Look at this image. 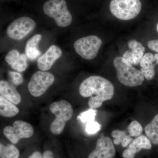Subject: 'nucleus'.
<instances>
[{
	"instance_id": "obj_1",
	"label": "nucleus",
	"mask_w": 158,
	"mask_h": 158,
	"mask_svg": "<svg viewBox=\"0 0 158 158\" xmlns=\"http://www.w3.org/2000/svg\"><path fill=\"white\" fill-rule=\"evenodd\" d=\"M79 90L81 96L90 97L88 105L94 110L101 107L104 102L111 99L114 94L112 83L99 76H92L85 79L80 85Z\"/></svg>"
},
{
	"instance_id": "obj_2",
	"label": "nucleus",
	"mask_w": 158,
	"mask_h": 158,
	"mask_svg": "<svg viewBox=\"0 0 158 158\" xmlns=\"http://www.w3.org/2000/svg\"><path fill=\"white\" fill-rule=\"evenodd\" d=\"M117 79L122 84L130 87L142 85L144 80L141 71L131 65L122 57H116L113 60Z\"/></svg>"
},
{
	"instance_id": "obj_3",
	"label": "nucleus",
	"mask_w": 158,
	"mask_h": 158,
	"mask_svg": "<svg viewBox=\"0 0 158 158\" xmlns=\"http://www.w3.org/2000/svg\"><path fill=\"white\" fill-rule=\"evenodd\" d=\"M50 110L56 116L50 126L51 132L54 135H60L63 132L66 122L73 115L71 105L65 100L54 102L50 106Z\"/></svg>"
},
{
	"instance_id": "obj_4",
	"label": "nucleus",
	"mask_w": 158,
	"mask_h": 158,
	"mask_svg": "<svg viewBox=\"0 0 158 158\" xmlns=\"http://www.w3.org/2000/svg\"><path fill=\"white\" fill-rule=\"evenodd\" d=\"M43 11L59 27H65L72 22V16L65 0H48L44 4Z\"/></svg>"
},
{
	"instance_id": "obj_5",
	"label": "nucleus",
	"mask_w": 158,
	"mask_h": 158,
	"mask_svg": "<svg viewBox=\"0 0 158 158\" xmlns=\"http://www.w3.org/2000/svg\"><path fill=\"white\" fill-rule=\"evenodd\" d=\"M140 0H111L110 10L112 14L122 20L135 18L141 11Z\"/></svg>"
},
{
	"instance_id": "obj_6",
	"label": "nucleus",
	"mask_w": 158,
	"mask_h": 158,
	"mask_svg": "<svg viewBox=\"0 0 158 158\" xmlns=\"http://www.w3.org/2000/svg\"><path fill=\"white\" fill-rule=\"evenodd\" d=\"M102 41L96 35H90L80 38L75 42L74 48L79 56L86 60L96 58Z\"/></svg>"
},
{
	"instance_id": "obj_7",
	"label": "nucleus",
	"mask_w": 158,
	"mask_h": 158,
	"mask_svg": "<svg viewBox=\"0 0 158 158\" xmlns=\"http://www.w3.org/2000/svg\"><path fill=\"white\" fill-rule=\"evenodd\" d=\"M55 77L48 72L38 71L33 74L28 88L32 96L39 97L46 92L55 81Z\"/></svg>"
},
{
	"instance_id": "obj_8",
	"label": "nucleus",
	"mask_w": 158,
	"mask_h": 158,
	"mask_svg": "<svg viewBox=\"0 0 158 158\" xmlns=\"http://www.w3.org/2000/svg\"><path fill=\"white\" fill-rule=\"evenodd\" d=\"M4 135L12 144H17L22 139L31 138L34 135L33 127L28 123L22 120L15 121L12 126L4 128Z\"/></svg>"
},
{
	"instance_id": "obj_9",
	"label": "nucleus",
	"mask_w": 158,
	"mask_h": 158,
	"mask_svg": "<svg viewBox=\"0 0 158 158\" xmlns=\"http://www.w3.org/2000/svg\"><path fill=\"white\" fill-rule=\"evenodd\" d=\"M36 25L35 21L31 18L20 17L10 24L7 29V34L11 39L21 40L30 34Z\"/></svg>"
},
{
	"instance_id": "obj_10",
	"label": "nucleus",
	"mask_w": 158,
	"mask_h": 158,
	"mask_svg": "<svg viewBox=\"0 0 158 158\" xmlns=\"http://www.w3.org/2000/svg\"><path fill=\"white\" fill-rule=\"evenodd\" d=\"M116 150L113 141L109 137L103 136L97 141L96 147L88 158H113Z\"/></svg>"
},
{
	"instance_id": "obj_11",
	"label": "nucleus",
	"mask_w": 158,
	"mask_h": 158,
	"mask_svg": "<svg viewBox=\"0 0 158 158\" xmlns=\"http://www.w3.org/2000/svg\"><path fill=\"white\" fill-rule=\"evenodd\" d=\"M62 55V50L59 47L56 45L51 46L45 53L37 59V67L43 71L49 70Z\"/></svg>"
},
{
	"instance_id": "obj_12",
	"label": "nucleus",
	"mask_w": 158,
	"mask_h": 158,
	"mask_svg": "<svg viewBox=\"0 0 158 158\" xmlns=\"http://www.w3.org/2000/svg\"><path fill=\"white\" fill-rule=\"evenodd\" d=\"M152 147V143L148 138L144 135H141L130 143L127 148L123 152V158H134L136 154L141 150H149Z\"/></svg>"
},
{
	"instance_id": "obj_13",
	"label": "nucleus",
	"mask_w": 158,
	"mask_h": 158,
	"mask_svg": "<svg viewBox=\"0 0 158 158\" xmlns=\"http://www.w3.org/2000/svg\"><path fill=\"white\" fill-rule=\"evenodd\" d=\"M27 57L26 54L22 53L17 50L12 49L6 55L5 59L11 68L19 72H23L27 68Z\"/></svg>"
},
{
	"instance_id": "obj_14",
	"label": "nucleus",
	"mask_w": 158,
	"mask_h": 158,
	"mask_svg": "<svg viewBox=\"0 0 158 158\" xmlns=\"http://www.w3.org/2000/svg\"><path fill=\"white\" fill-rule=\"evenodd\" d=\"M0 94L16 105L19 104L21 101V97L16 88L8 81L1 80L0 81Z\"/></svg>"
},
{
	"instance_id": "obj_15",
	"label": "nucleus",
	"mask_w": 158,
	"mask_h": 158,
	"mask_svg": "<svg viewBox=\"0 0 158 158\" xmlns=\"http://www.w3.org/2000/svg\"><path fill=\"white\" fill-rule=\"evenodd\" d=\"M141 70L144 77L147 80H152L155 75V67L158 65L154 55L151 53L144 54L140 62Z\"/></svg>"
},
{
	"instance_id": "obj_16",
	"label": "nucleus",
	"mask_w": 158,
	"mask_h": 158,
	"mask_svg": "<svg viewBox=\"0 0 158 158\" xmlns=\"http://www.w3.org/2000/svg\"><path fill=\"white\" fill-rule=\"evenodd\" d=\"M42 39L40 34H35L28 40L25 47V54L28 59L31 61L36 60L41 55L38 45Z\"/></svg>"
},
{
	"instance_id": "obj_17",
	"label": "nucleus",
	"mask_w": 158,
	"mask_h": 158,
	"mask_svg": "<svg viewBox=\"0 0 158 158\" xmlns=\"http://www.w3.org/2000/svg\"><path fill=\"white\" fill-rule=\"evenodd\" d=\"M145 48L139 42L138 46L126 51L123 55V58L132 65H137L140 63L144 55Z\"/></svg>"
},
{
	"instance_id": "obj_18",
	"label": "nucleus",
	"mask_w": 158,
	"mask_h": 158,
	"mask_svg": "<svg viewBox=\"0 0 158 158\" xmlns=\"http://www.w3.org/2000/svg\"><path fill=\"white\" fill-rule=\"evenodd\" d=\"M13 103L0 96V115L5 117H12L19 113V108Z\"/></svg>"
},
{
	"instance_id": "obj_19",
	"label": "nucleus",
	"mask_w": 158,
	"mask_h": 158,
	"mask_svg": "<svg viewBox=\"0 0 158 158\" xmlns=\"http://www.w3.org/2000/svg\"><path fill=\"white\" fill-rule=\"evenodd\" d=\"M145 134L151 142L154 145L158 144V114L144 128Z\"/></svg>"
},
{
	"instance_id": "obj_20",
	"label": "nucleus",
	"mask_w": 158,
	"mask_h": 158,
	"mask_svg": "<svg viewBox=\"0 0 158 158\" xmlns=\"http://www.w3.org/2000/svg\"><path fill=\"white\" fill-rule=\"evenodd\" d=\"M19 151L14 144L6 145L1 143L0 144V157L1 158H19Z\"/></svg>"
},
{
	"instance_id": "obj_21",
	"label": "nucleus",
	"mask_w": 158,
	"mask_h": 158,
	"mask_svg": "<svg viewBox=\"0 0 158 158\" xmlns=\"http://www.w3.org/2000/svg\"><path fill=\"white\" fill-rule=\"evenodd\" d=\"M97 111L91 109L81 113L78 116L77 119H80L83 123H89L94 121Z\"/></svg>"
},
{
	"instance_id": "obj_22",
	"label": "nucleus",
	"mask_w": 158,
	"mask_h": 158,
	"mask_svg": "<svg viewBox=\"0 0 158 158\" xmlns=\"http://www.w3.org/2000/svg\"><path fill=\"white\" fill-rule=\"evenodd\" d=\"M127 131L131 137H138L141 135L143 132V128L138 121L134 120L128 127Z\"/></svg>"
},
{
	"instance_id": "obj_23",
	"label": "nucleus",
	"mask_w": 158,
	"mask_h": 158,
	"mask_svg": "<svg viewBox=\"0 0 158 158\" xmlns=\"http://www.w3.org/2000/svg\"><path fill=\"white\" fill-rule=\"evenodd\" d=\"M112 137L114 138L113 143L116 145L121 144L123 140L125 137L127 135L126 131H120V130H114L112 132Z\"/></svg>"
},
{
	"instance_id": "obj_24",
	"label": "nucleus",
	"mask_w": 158,
	"mask_h": 158,
	"mask_svg": "<svg viewBox=\"0 0 158 158\" xmlns=\"http://www.w3.org/2000/svg\"><path fill=\"white\" fill-rule=\"evenodd\" d=\"M9 76L12 84L15 86H18L22 84L23 82V78L22 75L16 72L9 71Z\"/></svg>"
},
{
	"instance_id": "obj_25",
	"label": "nucleus",
	"mask_w": 158,
	"mask_h": 158,
	"mask_svg": "<svg viewBox=\"0 0 158 158\" xmlns=\"http://www.w3.org/2000/svg\"><path fill=\"white\" fill-rule=\"evenodd\" d=\"M101 125L95 121L87 123L86 127V131L89 135L95 134L100 131Z\"/></svg>"
},
{
	"instance_id": "obj_26",
	"label": "nucleus",
	"mask_w": 158,
	"mask_h": 158,
	"mask_svg": "<svg viewBox=\"0 0 158 158\" xmlns=\"http://www.w3.org/2000/svg\"><path fill=\"white\" fill-rule=\"evenodd\" d=\"M148 46L150 49L158 53V39L148 41Z\"/></svg>"
},
{
	"instance_id": "obj_27",
	"label": "nucleus",
	"mask_w": 158,
	"mask_h": 158,
	"mask_svg": "<svg viewBox=\"0 0 158 158\" xmlns=\"http://www.w3.org/2000/svg\"><path fill=\"white\" fill-rule=\"evenodd\" d=\"M129 135H127L123 140L121 143L122 147L125 148L129 145L130 143L133 141V139Z\"/></svg>"
},
{
	"instance_id": "obj_28",
	"label": "nucleus",
	"mask_w": 158,
	"mask_h": 158,
	"mask_svg": "<svg viewBox=\"0 0 158 158\" xmlns=\"http://www.w3.org/2000/svg\"><path fill=\"white\" fill-rule=\"evenodd\" d=\"M42 158H55V156L52 151L48 150L43 153Z\"/></svg>"
},
{
	"instance_id": "obj_29",
	"label": "nucleus",
	"mask_w": 158,
	"mask_h": 158,
	"mask_svg": "<svg viewBox=\"0 0 158 158\" xmlns=\"http://www.w3.org/2000/svg\"><path fill=\"white\" fill-rule=\"evenodd\" d=\"M28 158H42V154L38 151H35Z\"/></svg>"
},
{
	"instance_id": "obj_30",
	"label": "nucleus",
	"mask_w": 158,
	"mask_h": 158,
	"mask_svg": "<svg viewBox=\"0 0 158 158\" xmlns=\"http://www.w3.org/2000/svg\"><path fill=\"white\" fill-rule=\"evenodd\" d=\"M156 29H157V31L158 32V23H157V24Z\"/></svg>"
}]
</instances>
